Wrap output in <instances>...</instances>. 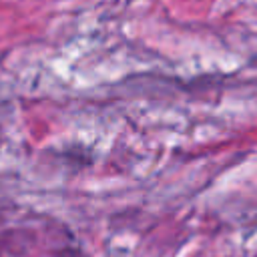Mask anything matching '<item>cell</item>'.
I'll return each instance as SVG.
<instances>
[]
</instances>
